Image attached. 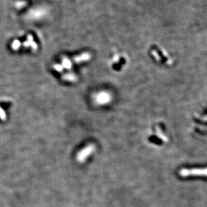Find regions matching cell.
I'll use <instances>...</instances> for the list:
<instances>
[{"mask_svg":"<svg viewBox=\"0 0 207 207\" xmlns=\"http://www.w3.org/2000/svg\"><path fill=\"white\" fill-rule=\"evenodd\" d=\"M179 174L181 177L190 176H204L207 177V167L204 168H184L180 170Z\"/></svg>","mask_w":207,"mask_h":207,"instance_id":"cell-1","label":"cell"},{"mask_svg":"<svg viewBox=\"0 0 207 207\" xmlns=\"http://www.w3.org/2000/svg\"><path fill=\"white\" fill-rule=\"evenodd\" d=\"M96 147L93 144H89L84 147L83 149L78 153L77 155V161L80 163H83L87 160V159L90 155L93 154V153L95 151Z\"/></svg>","mask_w":207,"mask_h":207,"instance_id":"cell-2","label":"cell"},{"mask_svg":"<svg viewBox=\"0 0 207 207\" xmlns=\"http://www.w3.org/2000/svg\"><path fill=\"white\" fill-rule=\"evenodd\" d=\"M95 99L96 103L100 104V105H105V104H108L111 101V96L109 92L103 91L99 92L96 95Z\"/></svg>","mask_w":207,"mask_h":207,"instance_id":"cell-3","label":"cell"},{"mask_svg":"<svg viewBox=\"0 0 207 207\" xmlns=\"http://www.w3.org/2000/svg\"><path fill=\"white\" fill-rule=\"evenodd\" d=\"M90 59H91V55L89 54L88 53H85L74 57L73 61L75 63H81L89 61Z\"/></svg>","mask_w":207,"mask_h":207,"instance_id":"cell-4","label":"cell"},{"mask_svg":"<svg viewBox=\"0 0 207 207\" xmlns=\"http://www.w3.org/2000/svg\"><path fill=\"white\" fill-rule=\"evenodd\" d=\"M62 79L66 81H71V82H75L77 81L78 77L75 73H67L62 75Z\"/></svg>","mask_w":207,"mask_h":207,"instance_id":"cell-5","label":"cell"},{"mask_svg":"<svg viewBox=\"0 0 207 207\" xmlns=\"http://www.w3.org/2000/svg\"><path fill=\"white\" fill-rule=\"evenodd\" d=\"M62 65L63 68L67 69V70H70L72 68V62L70 59H69L67 57H64L62 58Z\"/></svg>","mask_w":207,"mask_h":207,"instance_id":"cell-6","label":"cell"},{"mask_svg":"<svg viewBox=\"0 0 207 207\" xmlns=\"http://www.w3.org/2000/svg\"><path fill=\"white\" fill-rule=\"evenodd\" d=\"M29 14H30V16H32V18H35L36 19L37 18H40L41 16H42L44 12H42V10H39V9H36V10H34L32 11H30Z\"/></svg>","mask_w":207,"mask_h":207,"instance_id":"cell-7","label":"cell"},{"mask_svg":"<svg viewBox=\"0 0 207 207\" xmlns=\"http://www.w3.org/2000/svg\"><path fill=\"white\" fill-rule=\"evenodd\" d=\"M21 46V43L18 40H15L14 41L12 42V48L14 49V50L17 51L20 49V47Z\"/></svg>","mask_w":207,"mask_h":207,"instance_id":"cell-8","label":"cell"},{"mask_svg":"<svg viewBox=\"0 0 207 207\" xmlns=\"http://www.w3.org/2000/svg\"><path fill=\"white\" fill-rule=\"evenodd\" d=\"M53 68H54V70H56L59 73H62L63 70H64V68H63L62 65L60 64H54L53 65Z\"/></svg>","mask_w":207,"mask_h":207,"instance_id":"cell-9","label":"cell"},{"mask_svg":"<svg viewBox=\"0 0 207 207\" xmlns=\"http://www.w3.org/2000/svg\"><path fill=\"white\" fill-rule=\"evenodd\" d=\"M6 118H7V116H6L5 112L4 111L3 108L0 106V119L4 121V120H6Z\"/></svg>","mask_w":207,"mask_h":207,"instance_id":"cell-10","label":"cell"},{"mask_svg":"<svg viewBox=\"0 0 207 207\" xmlns=\"http://www.w3.org/2000/svg\"><path fill=\"white\" fill-rule=\"evenodd\" d=\"M26 1H18L17 3H16V6L18 8H23L24 6H25L26 5Z\"/></svg>","mask_w":207,"mask_h":207,"instance_id":"cell-11","label":"cell"}]
</instances>
